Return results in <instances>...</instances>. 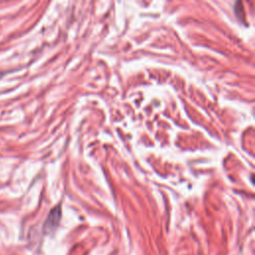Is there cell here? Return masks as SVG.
Listing matches in <instances>:
<instances>
[{"instance_id":"obj_1","label":"cell","mask_w":255,"mask_h":255,"mask_svg":"<svg viewBox=\"0 0 255 255\" xmlns=\"http://www.w3.org/2000/svg\"><path fill=\"white\" fill-rule=\"evenodd\" d=\"M60 215H61V210L59 208V206L55 207L54 209L51 210L50 214L47 217V220L44 224V230L47 232L51 231L53 228H55L60 220Z\"/></svg>"},{"instance_id":"obj_2","label":"cell","mask_w":255,"mask_h":255,"mask_svg":"<svg viewBox=\"0 0 255 255\" xmlns=\"http://www.w3.org/2000/svg\"><path fill=\"white\" fill-rule=\"evenodd\" d=\"M2 76H3V74H2V73H0V78H1Z\"/></svg>"}]
</instances>
